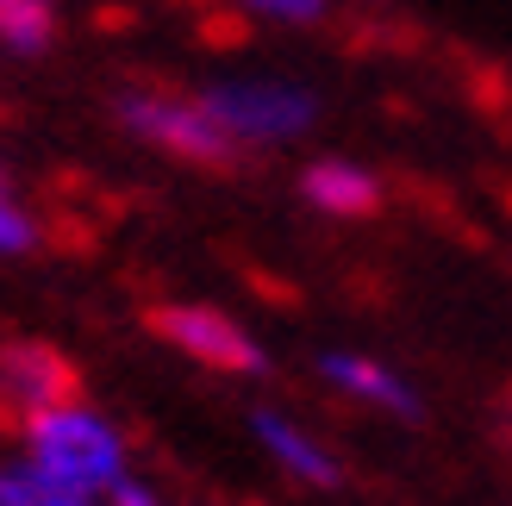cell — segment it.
Instances as JSON below:
<instances>
[{"mask_svg":"<svg viewBox=\"0 0 512 506\" xmlns=\"http://www.w3.org/2000/svg\"><path fill=\"white\" fill-rule=\"evenodd\" d=\"M300 200L313 207L319 219H338V225H356V219H375L381 200H388V182L356 163V157H338V150H325V157H306L300 169Z\"/></svg>","mask_w":512,"mask_h":506,"instance_id":"obj_8","label":"cell"},{"mask_svg":"<svg viewBox=\"0 0 512 506\" xmlns=\"http://www.w3.org/2000/svg\"><path fill=\"white\" fill-rule=\"evenodd\" d=\"M44 244V219L25 200V188L13 182V169L0 163V263H25Z\"/></svg>","mask_w":512,"mask_h":506,"instance_id":"obj_10","label":"cell"},{"mask_svg":"<svg viewBox=\"0 0 512 506\" xmlns=\"http://www.w3.org/2000/svg\"><path fill=\"white\" fill-rule=\"evenodd\" d=\"M32 488H44V482L19 463V450H0V506H19Z\"/></svg>","mask_w":512,"mask_h":506,"instance_id":"obj_13","label":"cell"},{"mask_svg":"<svg viewBox=\"0 0 512 506\" xmlns=\"http://www.w3.org/2000/svg\"><path fill=\"white\" fill-rule=\"evenodd\" d=\"M250 438L256 450H263V463L281 475V482H294L306 494H338L350 482V463H344V450L331 444L319 425H306L300 413L288 407H250Z\"/></svg>","mask_w":512,"mask_h":506,"instance_id":"obj_6","label":"cell"},{"mask_svg":"<svg viewBox=\"0 0 512 506\" xmlns=\"http://www.w3.org/2000/svg\"><path fill=\"white\" fill-rule=\"evenodd\" d=\"M144 325H150V338H157L163 350H175L182 363L207 369V375H232V382L269 375L263 338H256L238 313L213 307V300H157Z\"/></svg>","mask_w":512,"mask_h":506,"instance_id":"obj_4","label":"cell"},{"mask_svg":"<svg viewBox=\"0 0 512 506\" xmlns=\"http://www.w3.org/2000/svg\"><path fill=\"white\" fill-rule=\"evenodd\" d=\"M19 506H100V500H88V494H63V488H32Z\"/></svg>","mask_w":512,"mask_h":506,"instance_id":"obj_14","label":"cell"},{"mask_svg":"<svg viewBox=\"0 0 512 506\" xmlns=\"http://www.w3.org/2000/svg\"><path fill=\"white\" fill-rule=\"evenodd\" d=\"M63 19H57V0H0V50L13 57H44L57 44Z\"/></svg>","mask_w":512,"mask_h":506,"instance_id":"obj_9","label":"cell"},{"mask_svg":"<svg viewBox=\"0 0 512 506\" xmlns=\"http://www.w3.org/2000/svg\"><path fill=\"white\" fill-rule=\"evenodd\" d=\"M113 125L132 144L157 150V157H169V163H188V169H225V163H238L232 138L213 125V113L200 107L194 88H157V82L119 88L113 94Z\"/></svg>","mask_w":512,"mask_h":506,"instance_id":"obj_3","label":"cell"},{"mask_svg":"<svg viewBox=\"0 0 512 506\" xmlns=\"http://www.w3.org/2000/svg\"><path fill=\"white\" fill-rule=\"evenodd\" d=\"M313 382L331 400H350V407H363L375 419H400V425L425 419L419 382L406 369H394L388 357H375V350H356V344H325V350H313Z\"/></svg>","mask_w":512,"mask_h":506,"instance_id":"obj_5","label":"cell"},{"mask_svg":"<svg viewBox=\"0 0 512 506\" xmlns=\"http://www.w3.org/2000/svg\"><path fill=\"white\" fill-rule=\"evenodd\" d=\"M100 506H219V500H175V494H163L157 482H144V475H132V482H119Z\"/></svg>","mask_w":512,"mask_h":506,"instance_id":"obj_12","label":"cell"},{"mask_svg":"<svg viewBox=\"0 0 512 506\" xmlns=\"http://www.w3.org/2000/svg\"><path fill=\"white\" fill-rule=\"evenodd\" d=\"M250 25H269V32H319L344 7H369V0H232Z\"/></svg>","mask_w":512,"mask_h":506,"instance_id":"obj_11","label":"cell"},{"mask_svg":"<svg viewBox=\"0 0 512 506\" xmlns=\"http://www.w3.org/2000/svg\"><path fill=\"white\" fill-rule=\"evenodd\" d=\"M13 450L44 488L88 494V500H107L119 482L138 475L132 432H125L100 400H88L82 388L50 400L38 413H25V419H13Z\"/></svg>","mask_w":512,"mask_h":506,"instance_id":"obj_1","label":"cell"},{"mask_svg":"<svg viewBox=\"0 0 512 506\" xmlns=\"http://www.w3.org/2000/svg\"><path fill=\"white\" fill-rule=\"evenodd\" d=\"M194 94L213 113L219 132L232 138L238 157L306 144L325 119V94L306 75H288V69H225L213 82H200Z\"/></svg>","mask_w":512,"mask_h":506,"instance_id":"obj_2","label":"cell"},{"mask_svg":"<svg viewBox=\"0 0 512 506\" xmlns=\"http://www.w3.org/2000/svg\"><path fill=\"white\" fill-rule=\"evenodd\" d=\"M75 394V363L50 338H0V413L25 419Z\"/></svg>","mask_w":512,"mask_h":506,"instance_id":"obj_7","label":"cell"}]
</instances>
